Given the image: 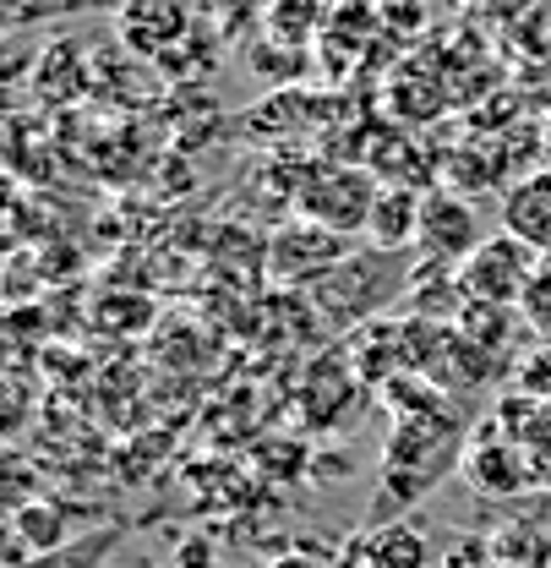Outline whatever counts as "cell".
Segmentation results:
<instances>
[{
	"label": "cell",
	"instance_id": "obj_6",
	"mask_svg": "<svg viewBox=\"0 0 551 568\" xmlns=\"http://www.w3.org/2000/svg\"><path fill=\"white\" fill-rule=\"evenodd\" d=\"M465 476L470 487L486 497H513L530 487V448H519L513 437H481L470 454H465Z\"/></svg>",
	"mask_w": 551,
	"mask_h": 568
},
{
	"label": "cell",
	"instance_id": "obj_5",
	"mask_svg": "<svg viewBox=\"0 0 551 568\" xmlns=\"http://www.w3.org/2000/svg\"><path fill=\"white\" fill-rule=\"evenodd\" d=\"M349 252H355L349 235L317 224V219H289V224H278L274 241H268V268H274V280L317 284V280H328Z\"/></svg>",
	"mask_w": 551,
	"mask_h": 568
},
{
	"label": "cell",
	"instance_id": "obj_11",
	"mask_svg": "<svg viewBox=\"0 0 551 568\" xmlns=\"http://www.w3.org/2000/svg\"><path fill=\"white\" fill-rule=\"evenodd\" d=\"M366 564L371 568H431V547H426V536L415 525L394 519V525H377L366 536Z\"/></svg>",
	"mask_w": 551,
	"mask_h": 568
},
{
	"label": "cell",
	"instance_id": "obj_15",
	"mask_svg": "<svg viewBox=\"0 0 551 568\" xmlns=\"http://www.w3.org/2000/svg\"><path fill=\"white\" fill-rule=\"evenodd\" d=\"M175 568H218V547L207 536H186L175 547Z\"/></svg>",
	"mask_w": 551,
	"mask_h": 568
},
{
	"label": "cell",
	"instance_id": "obj_10",
	"mask_svg": "<svg viewBox=\"0 0 551 568\" xmlns=\"http://www.w3.org/2000/svg\"><path fill=\"white\" fill-rule=\"evenodd\" d=\"M71 508H61V503H22L17 514H11V541H28L39 558H50V552H61V547H71L76 536H71Z\"/></svg>",
	"mask_w": 551,
	"mask_h": 568
},
{
	"label": "cell",
	"instance_id": "obj_12",
	"mask_svg": "<svg viewBox=\"0 0 551 568\" xmlns=\"http://www.w3.org/2000/svg\"><path fill=\"white\" fill-rule=\"evenodd\" d=\"M519 323H524V312L519 306H491V301H470L465 306V317L453 323L465 339H476L481 351H491V355H502L508 351V339L519 334Z\"/></svg>",
	"mask_w": 551,
	"mask_h": 568
},
{
	"label": "cell",
	"instance_id": "obj_9",
	"mask_svg": "<svg viewBox=\"0 0 551 568\" xmlns=\"http://www.w3.org/2000/svg\"><path fill=\"white\" fill-rule=\"evenodd\" d=\"M121 33H126V50H164L186 33V11L175 0H126L121 6Z\"/></svg>",
	"mask_w": 551,
	"mask_h": 568
},
{
	"label": "cell",
	"instance_id": "obj_4",
	"mask_svg": "<svg viewBox=\"0 0 551 568\" xmlns=\"http://www.w3.org/2000/svg\"><path fill=\"white\" fill-rule=\"evenodd\" d=\"M382 186L366 170H317L300 186V219H317L339 235H366Z\"/></svg>",
	"mask_w": 551,
	"mask_h": 568
},
{
	"label": "cell",
	"instance_id": "obj_16",
	"mask_svg": "<svg viewBox=\"0 0 551 568\" xmlns=\"http://www.w3.org/2000/svg\"><path fill=\"white\" fill-rule=\"evenodd\" d=\"M274 568H317V564H306V558H278Z\"/></svg>",
	"mask_w": 551,
	"mask_h": 568
},
{
	"label": "cell",
	"instance_id": "obj_8",
	"mask_svg": "<svg viewBox=\"0 0 551 568\" xmlns=\"http://www.w3.org/2000/svg\"><path fill=\"white\" fill-rule=\"evenodd\" d=\"M420 209H426V197L415 186H382V197L371 209V224H366V241L382 246V252H415Z\"/></svg>",
	"mask_w": 551,
	"mask_h": 568
},
{
	"label": "cell",
	"instance_id": "obj_3",
	"mask_svg": "<svg viewBox=\"0 0 551 568\" xmlns=\"http://www.w3.org/2000/svg\"><path fill=\"white\" fill-rule=\"evenodd\" d=\"M486 246L481 235V213L470 209L459 192H426V209H420V235H415V252L426 268H442V274H459L476 252Z\"/></svg>",
	"mask_w": 551,
	"mask_h": 568
},
{
	"label": "cell",
	"instance_id": "obj_14",
	"mask_svg": "<svg viewBox=\"0 0 551 568\" xmlns=\"http://www.w3.org/2000/svg\"><path fill=\"white\" fill-rule=\"evenodd\" d=\"M519 312H524V323H530L535 334L551 339V268H541V280L530 284V295L519 301Z\"/></svg>",
	"mask_w": 551,
	"mask_h": 568
},
{
	"label": "cell",
	"instance_id": "obj_2",
	"mask_svg": "<svg viewBox=\"0 0 551 568\" xmlns=\"http://www.w3.org/2000/svg\"><path fill=\"white\" fill-rule=\"evenodd\" d=\"M541 252L535 246H524L519 235H508V230H497V235H486V246L459 268V284H465V295L470 301H491V306H519L524 295H530V284L541 280Z\"/></svg>",
	"mask_w": 551,
	"mask_h": 568
},
{
	"label": "cell",
	"instance_id": "obj_7",
	"mask_svg": "<svg viewBox=\"0 0 551 568\" xmlns=\"http://www.w3.org/2000/svg\"><path fill=\"white\" fill-rule=\"evenodd\" d=\"M502 230L519 235L524 246H535L541 257H551V170L519 175L502 197Z\"/></svg>",
	"mask_w": 551,
	"mask_h": 568
},
{
	"label": "cell",
	"instance_id": "obj_13",
	"mask_svg": "<svg viewBox=\"0 0 551 568\" xmlns=\"http://www.w3.org/2000/svg\"><path fill=\"white\" fill-rule=\"evenodd\" d=\"M126 0H6V28L22 33L28 22H50V17H76V11H110Z\"/></svg>",
	"mask_w": 551,
	"mask_h": 568
},
{
	"label": "cell",
	"instance_id": "obj_1",
	"mask_svg": "<svg viewBox=\"0 0 551 568\" xmlns=\"http://www.w3.org/2000/svg\"><path fill=\"white\" fill-rule=\"evenodd\" d=\"M415 280H420L415 252L366 246V252H349L328 280L312 284V301H317V312H323L328 323H366V317H377L382 306L405 301Z\"/></svg>",
	"mask_w": 551,
	"mask_h": 568
}]
</instances>
